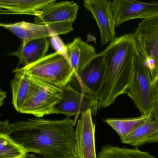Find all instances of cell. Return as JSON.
I'll use <instances>...</instances> for the list:
<instances>
[{
    "instance_id": "3",
    "label": "cell",
    "mask_w": 158,
    "mask_h": 158,
    "mask_svg": "<svg viewBox=\"0 0 158 158\" xmlns=\"http://www.w3.org/2000/svg\"><path fill=\"white\" fill-rule=\"evenodd\" d=\"M18 69L31 77L61 89L72 82L75 73L65 54L59 51Z\"/></svg>"
},
{
    "instance_id": "10",
    "label": "cell",
    "mask_w": 158,
    "mask_h": 158,
    "mask_svg": "<svg viewBox=\"0 0 158 158\" xmlns=\"http://www.w3.org/2000/svg\"><path fill=\"white\" fill-rule=\"evenodd\" d=\"M111 1L85 0V8L92 14L96 20L100 33L102 46L112 42L116 38L115 21L110 6Z\"/></svg>"
},
{
    "instance_id": "13",
    "label": "cell",
    "mask_w": 158,
    "mask_h": 158,
    "mask_svg": "<svg viewBox=\"0 0 158 158\" xmlns=\"http://www.w3.org/2000/svg\"><path fill=\"white\" fill-rule=\"evenodd\" d=\"M77 3L73 1L56 2L48 5L35 16V23L38 24L73 23L78 13Z\"/></svg>"
},
{
    "instance_id": "15",
    "label": "cell",
    "mask_w": 158,
    "mask_h": 158,
    "mask_svg": "<svg viewBox=\"0 0 158 158\" xmlns=\"http://www.w3.org/2000/svg\"><path fill=\"white\" fill-rule=\"evenodd\" d=\"M55 0H0V14L38 15Z\"/></svg>"
},
{
    "instance_id": "1",
    "label": "cell",
    "mask_w": 158,
    "mask_h": 158,
    "mask_svg": "<svg viewBox=\"0 0 158 158\" xmlns=\"http://www.w3.org/2000/svg\"><path fill=\"white\" fill-rule=\"evenodd\" d=\"M74 122L36 118L9 124L6 134L27 152L49 158H77Z\"/></svg>"
},
{
    "instance_id": "4",
    "label": "cell",
    "mask_w": 158,
    "mask_h": 158,
    "mask_svg": "<svg viewBox=\"0 0 158 158\" xmlns=\"http://www.w3.org/2000/svg\"><path fill=\"white\" fill-rule=\"evenodd\" d=\"M28 76L30 92L19 113L39 118L53 114L54 107L62 98V89Z\"/></svg>"
},
{
    "instance_id": "24",
    "label": "cell",
    "mask_w": 158,
    "mask_h": 158,
    "mask_svg": "<svg viewBox=\"0 0 158 158\" xmlns=\"http://www.w3.org/2000/svg\"><path fill=\"white\" fill-rule=\"evenodd\" d=\"M6 97V92L3 91L2 90H1L0 91V105L2 106L3 104V101Z\"/></svg>"
},
{
    "instance_id": "23",
    "label": "cell",
    "mask_w": 158,
    "mask_h": 158,
    "mask_svg": "<svg viewBox=\"0 0 158 158\" xmlns=\"http://www.w3.org/2000/svg\"><path fill=\"white\" fill-rule=\"evenodd\" d=\"M9 123L8 121L1 122L0 123V134H6Z\"/></svg>"
},
{
    "instance_id": "9",
    "label": "cell",
    "mask_w": 158,
    "mask_h": 158,
    "mask_svg": "<svg viewBox=\"0 0 158 158\" xmlns=\"http://www.w3.org/2000/svg\"><path fill=\"white\" fill-rule=\"evenodd\" d=\"M116 27L127 21L145 19L158 13V2H144L136 0L111 1Z\"/></svg>"
},
{
    "instance_id": "21",
    "label": "cell",
    "mask_w": 158,
    "mask_h": 158,
    "mask_svg": "<svg viewBox=\"0 0 158 158\" xmlns=\"http://www.w3.org/2000/svg\"><path fill=\"white\" fill-rule=\"evenodd\" d=\"M29 153L7 134H0V158H24Z\"/></svg>"
},
{
    "instance_id": "18",
    "label": "cell",
    "mask_w": 158,
    "mask_h": 158,
    "mask_svg": "<svg viewBox=\"0 0 158 158\" xmlns=\"http://www.w3.org/2000/svg\"><path fill=\"white\" fill-rule=\"evenodd\" d=\"M14 77L10 82L12 92V102L15 109L20 112L22 105L26 100L30 90V82L28 75L18 68L13 71Z\"/></svg>"
},
{
    "instance_id": "5",
    "label": "cell",
    "mask_w": 158,
    "mask_h": 158,
    "mask_svg": "<svg viewBox=\"0 0 158 158\" xmlns=\"http://www.w3.org/2000/svg\"><path fill=\"white\" fill-rule=\"evenodd\" d=\"M134 36L153 82L158 78V13L143 19Z\"/></svg>"
},
{
    "instance_id": "16",
    "label": "cell",
    "mask_w": 158,
    "mask_h": 158,
    "mask_svg": "<svg viewBox=\"0 0 158 158\" xmlns=\"http://www.w3.org/2000/svg\"><path fill=\"white\" fill-rule=\"evenodd\" d=\"M49 44L48 38L22 41L18 49L10 55L17 57L23 66H27L46 56Z\"/></svg>"
},
{
    "instance_id": "8",
    "label": "cell",
    "mask_w": 158,
    "mask_h": 158,
    "mask_svg": "<svg viewBox=\"0 0 158 158\" xmlns=\"http://www.w3.org/2000/svg\"><path fill=\"white\" fill-rule=\"evenodd\" d=\"M0 26L12 33L22 41L66 35L73 30L71 23L38 24L23 21L15 23H1Z\"/></svg>"
},
{
    "instance_id": "14",
    "label": "cell",
    "mask_w": 158,
    "mask_h": 158,
    "mask_svg": "<svg viewBox=\"0 0 158 158\" xmlns=\"http://www.w3.org/2000/svg\"><path fill=\"white\" fill-rule=\"evenodd\" d=\"M64 54L74 71V77H79L98 55L94 47L80 38H76L73 42L65 45Z\"/></svg>"
},
{
    "instance_id": "12",
    "label": "cell",
    "mask_w": 158,
    "mask_h": 158,
    "mask_svg": "<svg viewBox=\"0 0 158 158\" xmlns=\"http://www.w3.org/2000/svg\"><path fill=\"white\" fill-rule=\"evenodd\" d=\"M105 67L104 57L101 52L98 54L79 77H73L71 82L79 92L96 96L103 81Z\"/></svg>"
},
{
    "instance_id": "20",
    "label": "cell",
    "mask_w": 158,
    "mask_h": 158,
    "mask_svg": "<svg viewBox=\"0 0 158 158\" xmlns=\"http://www.w3.org/2000/svg\"><path fill=\"white\" fill-rule=\"evenodd\" d=\"M97 158H155L147 152L138 148H121L111 145L104 146Z\"/></svg>"
},
{
    "instance_id": "17",
    "label": "cell",
    "mask_w": 158,
    "mask_h": 158,
    "mask_svg": "<svg viewBox=\"0 0 158 158\" xmlns=\"http://www.w3.org/2000/svg\"><path fill=\"white\" fill-rule=\"evenodd\" d=\"M122 143L138 147L147 143L158 142V119L153 113L142 125L125 137Z\"/></svg>"
},
{
    "instance_id": "6",
    "label": "cell",
    "mask_w": 158,
    "mask_h": 158,
    "mask_svg": "<svg viewBox=\"0 0 158 158\" xmlns=\"http://www.w3.org/2000/svg\"><path fill=\"white\" fill-rule=\"evenodd\" d=\"M152 84L150 71L138 51L133 82L127 94L133 100L141 115H148L152 113Z\"/></svg>"
},
{
    "instance_id": "2",
    "label": "cell",
    "mask_w": 158,
    "mask_h": 158,
    "mask_svg": "<svg viewBox=\"0 0 158 158\" xmlns=\"http://www.w3.org/2000/svg\"><path fill=\"white\" fill-rule=\"evenodd\" d=\"M102 52L105 72L96 96L99 109L109 107L119 96L127 94L130 89L138 53L134 34L116 38Z\"/></svg>"
},
{
    "instance_id": "26",
    "label": "cell",
    "mask_w": 158,
    "mask_h": 158,
    "mask_svg": "<svg viewBox=\"0 0 158 158\" xmlns=\"http://www.w3.org/2000/svg\"><path fill=\"white\" fill-rule=\"evenodd\" d=\"M35 158H48V157H46V156H43V155H40V154H36ZM76 158V157H74V158Z\"/></svg>"
},
{
    "instance_id": "11",
    "label": "cell",
    "mask_w": 158,
    "mask_h": 158,
    "mask_svg": "<svg viewBox=\"0 0 158 158\" xmlns=\"http://www.w3.org/2000/svg\"><path fill=\"white\" fill-rule=\"evenodd\" d=\"M90 110L81 114L75 130V152L77 158H97L95 146V124Z\"/></svg>"
},
{
    "instance_id": "7",
    "label": "cell",
    "mask_w": 158,
    "mask_h": 158,
    "mask_svg": "<svg viewBox=\"0 0 158 158\" xmlns=\"http://www.w3.org/2000/svg\"><path fill=\"white\" fill-rule=\"evenodd\" d=\"M71 83L62 88V98L55 105L53 114H64L67 117L75 116V124L79 114L90 110L95 116L99 109V101L96 96L79 92L73 87Z\"/></svg>"
},
{
    "instance_id": "25",
    "label": "cell",
    "mask_w": 158,
    "mask_h": 158,
    "mask_svg": "<svg viewBox=\"0 0 158 158\" xmlns=\"http://www.w3.org/2000/svg\"><path fill=\"white\" fill-rule=\"evenodd\" d=\"M36 154L32 153L31 154L28 153L24 158H35Z\"/></svg>"
},
{
    "instance_id": "19",
    "label": "cell",
    "mask_w": 158,
    "mask_h": 158,
    "mask_svg": "<svg viewBox=\"0 0 158 158\" xmlns=\"http://www.w3.org/2000/svg\"><path fill=\"white\" fill-rule=\"evenodd\" d=\"M141 115L139 117L124 119H107L104 122L110 125L120 136V138L125 137L142 125L150 116Z\"/></svg>"
},
{
    "instance_id": "22",
    "label": "cell",
    "mask_w": 158,
    "mask_h": 158,
    "mask_svg": "<svg viewBox=\"0 0 158 158\" xmlns=\"http://www.w3.org/2000/svg\"><path fill=\"white\" fill-rule=\"evenodd\" d=\"M152 113L158 119V78L152 84Z\"/></svg>"
}]
</instances>
